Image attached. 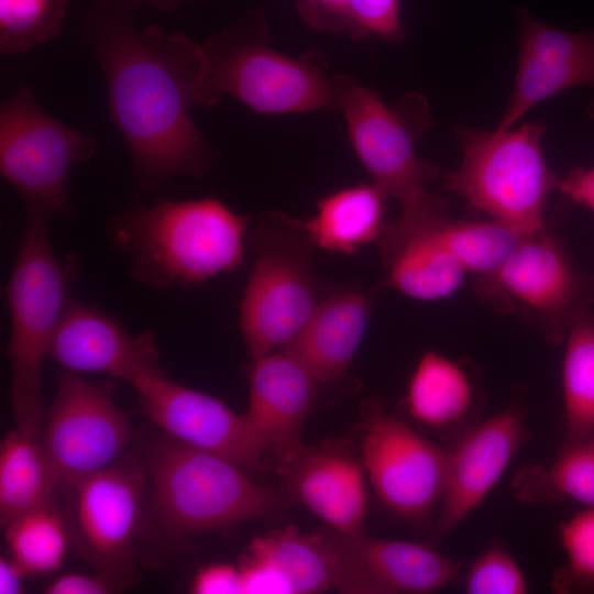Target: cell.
Returning a JSON list of instances; mask_svg holds the SVG:
<instances>
[{
  "mask_svg": "<svg viewBox=\"0 0 594 594\" xmlns=\"http://www.w3.org/2000/svg\"><path fill=\"white\" fill-rule=\"evenodd\" d=\"M383 263L388 271L387 285L419 300L450 296L466 274L459 261L429 233L407 241Z\"/></svg>",
  "mask_w": 594,
  "mask_h": 594,
  "instance_id": "cell-28",
  "label": "cell"
},
{
  "mask_svg": "<svg viewBox=\"0 0 594 594\" xmlns=\"http://www.w3.org/2000/svg\"><path fill=\"white\" fill-rule=\"evenodd\" d=\"M146 480L145 462L124 452L110 466L68 487L77 550L113 590L135 581V538Z\"/></svg>",
  "mask_w": 594,
  "mask_h": 594,
  "instance_id": "cell-11",
  "label": "cell"
},
{
  "mask_svg": "<svg viewBox=\"0 0 594 594\" xmlns=\"http://www.w3.org/2000/svg\"><path fill=\"white\" fill-rule=\"evenodd\" d=\"M304 19L319 30L351 33L345 0H298Z\"/></svg>",
  "mask_w": 594,
  "mask_h": 594,
  "instance_id": "cell-36",
  "label": "cell"
},
{
  "mask_svg": "<svg viewBox=\"0 0 594 594\" xmlns=\"http://www.w3.org/2000/svg\"><path fill=\"white\" fill-rule=\"evenodd\" d=\"M524 409L507 406L475 422L448 448V469L433 539L454 530L485 499L528 441Z\"/></svg>",
  "mask_w": 594,
  "mask_h": 594,
  "instance_id": "cell-16",
  "label": "cell"
},
{
  "mask_svg": "<svg viewBox=\"0 0 594 594\" xmlns=\"http://www.w3.org/2000/svg\"><path fill=\"white\" fill-rule=\"evenodd\" d=\"M424 233H429L449 251L466 273L482 276L496 272L526 238L491 219L455 222L447 220Z\"/></svg>",
  "mask_w": 594,
  "mask_h": 594,
  "instance_id": "cell-29",
  "label": "cell"
},
{
  "mask_svg": "<svg viewBox=\"0 0 594 594\" xmlns=\"http://www.w3.org/2000/svg\"><path fill=\"white\" fill-rule=\"evenodd\" d=\"M48 356L66 371L101 373L130 385L162 370L153 332L132 336L111 315L73 300L59 320Z\"/></svg>",
  "mask_w": 594,
  "mask_h": 594,
  "instance_id": "cell-18",
  "label": "cell"
},
{
  "mask_svg": "<svg viewBox=\"0 0 594 594\" xmlns=\"http://www.w3.org/2000/svg\"><path fill=\"white\" fill-rule=\"evenodd\" d=\"M363 464L348 451L302 447L279 462L289 494L342 534L363 532L367 495Z\"/></svg>",
  "mask_w": 594,
  "mask_h": 594,
  "instance_id": "cell-20",
  "label": "cell"
},
{
  "mask_svg": "<svg viewBox=\"0 0 594 594\" xmlns=\"http://www.w3.org/2000/svg\"><path fill=\"white\" fill-rule=\"evenodd\" d=\"M253 244L256 256L240 307L252 359L287 345L322 299L312 271L315 245L304 222L268 213L256 226Z\"/></svg>",
  "mask_w": 594,
  "mask_h": 594,
  "instance_id": "cell-8",
  "label": "cell"
},
{
  "mask_svg": "<svg viewBox=\"0 0 594 594\" xmlns=\"http://www.w3.org/2000/svg\"><path fill=\"white\" fill-rule=\"evenodd\" d=\"M50 219L26 213V226L6 286L10 312V399L18 430L42 439L45 409L42 367L59 320L72 301L74 261L59 258L48 234Z\"/></svg>",
  "mask_w": 594,
  "mask_h": 594,
  "instance_id": "cell-4",
  "label": "cell"
},
{
  "mask_svg": "<svg viewBox=\"0 0 594 594\" xmlns=\"http://www.w3.org/2000/svg\"><path fill=\"white\" fill-rule=\"evenodd\" d=\"M562 362L565 436L563 447L594 435V315L581 309L572 319Z\"/></svg>",
  "mask_w": 594,
  "mask_h": 594,
  "instance_id": "cell-27",
  "label": "cell"
},
{
  "mask_svg": "<svg viewBox=\"0 0 594 594\" xmlns=\"http://www.w3.org/2000/svg\"><path fill=\"white\" fill-rule=\"evenodd\" d=\"M361 454L376 495L392 512L406 518H420L440 503L448 448L375 408L364 427Z\"/></svg>",
  "mask_w": 594,
  "mask_h": 594,
  "instance_id": "cell-14",
  "label": "cell"
},
{
  "mask_svg": "<svg viewBox=\"0 0 594 594\" xmlns=\"http://www.w3.org/2000/svg\"><path fill=\"white\" fill-rule=\"evenodd\" d=\"M26 575L12 558L0 560V593L16 594L22 590V579Z\"/></svg>",
  "mask_w": 594,
  "mask_h": 594,
  "instance_id": "cell-39",
  "label": "cell"
},
{
  "mask_svg": "<svg viewBox=\"0 0 594 594\" xmlns=\"http://www.w3.org/2000/svg\"><path fill=\"white\" fill-rule=\"evenodd\" d=\"M249 217L216 198L158 200L110 221L113 242L135 277L156 288L199 285L238 268Z\"/></svg>",
  "mask_w": 594,
  "mask_h": 594,
  "instance_id": "cell-3",
  "label": "cell"
},
{
  "mask_svg": "<svg viewBox=\"0 0 594 594\" xmlns=\"http://www.w3.org/2000/svg\"><path fill=\"white\" fill-rule=\"evenodd\" d=\"M68 0H0V51L18 54L56 37Z\"/></svg>",
  "mask_w": 594,
  "mask_h": 594,
  "instance_id": "cell-31",
  "label": "cell"
},
{
  "mask_svg": "<svg viewBox=\"0 0 594 594\" xmlns=\"http://www.w3.org/2000/svg\"><path fill=\"white\" fill-rule=\"evenodd\" d=\"M113 587L98 574L65 573L45 587L48 594H105Z\"/></svg>",
  "mask_w": 594,
  "mask_h": 594,
  "instance_id": "cell-38",
  "label": "cell"
},
{
  "mask_svg": "<svg viewBox=\"0 0 594 594\" xmlns=\"http://www.w3.org/2000/svg\"><path fill=\"white\" fill-rule=\"evenodd\" d=\"M517 69L498 129L513 127L537 103L579 86L594 87V31L570 32L518 13Z\"/></svg>",
  "mask_w": 594,
  "mask_h": 594,
  "instance_id": "cell-17",
  "label": "cell"
},
{
  "mask_svg": "<svg viewBox=\"0 0 594 594\" xmlns=\"http://www.w3.org/2000/svg\"><path fill=\"white\" fill-rule=\"evenodd\" d=\"M131 386L142 413L163 433L221 455L248 472L262 465L265 451L244 413L170 381L162 370L141 375Z\"/></svg>",
  "mask_w": 594,
  "mask_h": 594,
  "instance_id": "cell-15",
  "label": "cell"
},
{
  "mask_svg": "<svg viewBox=\"0 0 594 594\" xmlns=\"http://www.w3.org/2000/svg\"><path fill=\"white\" fill-rule=\"evenodd\" d=\"M337 110L373 184L400 207V216L384 224L378 238L384 261L410 239L449 220L444 200L428 189L437 170L416 152L417 140L431 122L428 105L418 94L387 105L373 90L340 76Z\"/></svg>",
  "mask_w": 594,
  "mask_h": 594,
  "instance_id": "cell-2",
  "label": "cell"
},
{
  "mask_svg": "<svg viewBox=\"0 0 594 594\" xmlns=\"http://www.w3.org/2000/svg\"><path fill=\"white\" fill-rule=\"evenodd\" d=\"M557 189L573 202L594 211V166L570 170L558 180Z\"/></svg>",
  "mask_w": 594,
  "mask_h": 594,
  "instance_id": "cell-37",
  "label": "cell"
},
{
  "mask_svg": "<svg viewBox=\"0 0 594 594\" xmlns=\"http://www.w3.org/2000/svg\"><path fill=\"white\" fill-rule=\"evenodd\" d=\"M327 553L332 587L349 594H425L460 581L463 565L431 544L317 531Z\"/></svg>",
  "mask_w": 594,
  "mask_h": 594,
  "instance_id": "cell-13",
  "label": "cell"
},
{
  "mask_svg": "<svg viewBox=\"0 0 594 594\" xmlns=\"http://www.w3.org/2000/svg\"><path fill=\"white\" fill-rule=\"evenodd\" d=\"M97 151L94 136L46 113L28 85L0 107V173L25 212L74 218L68 185L74 165Z\"/></svg>",
  "mask_w": 594,
  "mask_h": 594,
  "instance_id": "cell-9",
  "label": "cell"
},
{
  "mask_svg": "<svg viewBox=\"0 0 594 594\" xmlns=\"http://www.w3.org/2000/svg\"><path fill=\"white\" fill-rule=\"evenodd\" d=\"M594 439V435L591 436Z\"/></svg>",
  "mask_w": 594,
  "mask_h": 594,
  "instance_id": "cell-41",
  "label": "cell"
},
{
  "mask_svg": "<svg viewBox=\"0 0 594 594\" xmlns=\"http://www.w3.org/2000/svg\"><path fill=\"white\" fill-rule=\"evenodd\" d=\"M480 397L473 372L464 361L428 351L409 378L405 406L415 421L446 432L464 427Z\"/></svg>",
  "mask_w": 594,
  "mask_h": 594,
  "instance_id": "cell-23",
  "label": "cell"
},
{
  "mask_svg": "<svg viewBox=\"0 0 594 594\" xmlns=\"http://www.w3.org/2000/svg\"><path fill=\"white\" fill-rule=\"evenodd\" d=\"M57 487L42 441L20 430L7 435L0 447L1 525L52 505Z\"/></svg>",
  "mask_w": 594,
  "mask_h": 594,
  "instance_id": "cell-25",
  "label": "cell"
},
{
  "mask_svg": "<svg viewBox=\"0 0 594 594\" xmlns=\"http://www.w3.org/2000/svg\"><path fill=\"white\" fill-rule=\"evenodd\" d=\"M514 497L527 504L572 501L594 507V439L563 447L549 465L521 468L512 482Z\"/></svg>",
  "mask_w": 594,
  "mask_h": 594,
  "instance_id": "cell-26",
  "label": "cell"
},
{
  "mask_svg": "<svg viewBox=\"0 0 594 594\" xmlns=\"http://www.w3.org/2000/svg\"><path fill=\"white\" fill-rule=\"evenodd\" d=\"M132 436L129 419L114 402L112 383L59 373L41 439L58 487L68 488L110 466L127 452Z\"/></svg>",
  "mask_w": 594,
  "mask_h": 594,
  "instance_id": "cell-12",
  "label": "cell"
},
{
  "mask_svg": "<svg viewBox=\"0 0 594 594\" xmlns=\"http://www.w3.org/2000/svg\"><path fill=\"white\" fill-rule=\"evenodd\" d=\"M351 34L396 41L403 35L399 0H345Z\"/></svg>",
  "mask_w": 594,
  "mask_h": 594,
  "instance_id": "cell-34",
  "label": "cell"
},
{
  "mask_svg": "<svg viewBox=\"0 0 594 594\" xmlns=\"http://www.w3.org/2000/svg\"><path fill=\"white\" fill-rule=\"evenodd\" d=\"M559 538L566 560L553 573L552 591L594 592V507L562 521Z\"/></svg>",
  "mask_w": 594,
  "mask_h": 594,
  "instance_id": "cell-32",
  "label": "cell"
},
{
  "mask_svg": "<svg viewBox=\"0 0 594 594\" xmlns=\"http://www.w3.org/2000/svg\"><path fill=\"white\" fill-rule=\"evenodd\" d=\"M372 302L356 288L322 298L298 334L282 350L295 356L319 383L342 378L364 338Z\"/></svg>",
  "mask_w": 594,
  "mask_h": 594,
  "instance_id": "cell-22",
  "label": "cell"
},
{
  "mask_svg": "<svg viewBox=\"0 0 594 594\" xmlns=\"http://www.w3.org/2000/svg\"><path fill=\"white\" fill-rule=\"evenodd\" d=\"M476 296L502 315H515L551 344L565 340L573 317L594 305V274L544 230L522 239L507 261L475 285Z\"/></svg>",
  "mask_w": 594,
  "mask_h": 594,
  "instance_id": "cell-10",
  "label": "cell"
},
{
  "mask_svg": "<svg viewBox=\"0 0 594 594\" xmlns=\"http://www.w3.org/2000/svg\"><path fill=\"white\" fill-rule=\"evenodd\" d=\"M4 527L11 558L25 574H46L62 566L69 537L53 505L26 513Z\"/></svg>",
  "mask_w": 594,
  "mask_h": 594,
  "instance_id": "cell-30",
  "label": "cell"
},
{
  "mask_svg": "<svg viewBox=\"0 0 594 594\" xmlns=\"http://www.w3.org/2000/svg\"><path fill=\"white\" fill-rule=\"evenodd\" d=\"M543 131L539 122L494 131L458 128L463 154L444 174L446 189L524 237L544 230L547 197L559 179L544 158Z\"/></svg>",
  "mask_w": 594,
  "mask_h": 594,
  "instance_id": "cell-7",
  "label": "cell"
},
{
  "mask_svg": "<svg viewBox=\"0 0 594 594\" xmlns=\"http://www.w3.org/2000/svg\"><path fill=\"white\" fill-rule=\"evenodd\" d=\"M267 38L254 15L212 33L201 44L198 105L211 107L230 96L262 114L338 109L340 76L328 74L323 58L284 55Z\"/></svg>",
  "mask_w": 594,
  "mask_h": 594,
  "instance_id": "cell-5",
  "label": "cell"
},
{
  "mask_svg": "<svg viewBox=\"0 0 594 594\" xmlns=\"http://www.w3.org/2000/svg\"><path fill=\"white\" fill-rule=\"evenodd\" d=\"M320 383L292 354L276 350L253 359L244 413L265 453L278 463L304 446L301 430Z\"/></svg>",
  "mask_w": 594,
  "mask_h": 594,
  "instance_id": "cell-19",
  "label": "cell"
},
{
  "mask_svg": "<svg viewBox=\"0 0 594 594\" xmlns=\"http://www.w3.org/2000/svg\"><path fill=\"white\" fill-rule=\"evenodd\" d=\"M79 35L103 73L111 120L129 150L138 185L202 177L218 157L194 123L204 73L201 44L156 25L138 31L131 0L101 1Z\"/></svg>",
  "mask_w": 594,
  "mask_h": 594,
  "instance_id": "cell-1",
  "label": "cell"
},
{
  "mask_svg": "<svg viewBox=\"0 0 594 594\" xmlns=\"http://www.w3.org/2000/svg\"><path fill=\"white\" fill-rule=\"evenodd\" d=\"M191 591L197 594H241L240 569L231 563L209 564L197 572Z\"/></svg>",
  "mask_w": 594,
  "mask_h": 594,
  "instance_id": "cell-35",
  "label": "cell"
},
{
  "mask_svg": "<svg viewBox=\"0 0 594 594\" xmlns=\"http://www.w3.org/2000/svg\"><path fill=\"white\" fill-rule=\"evenodd\" d=\"M144 462L155 516L177 536L268 518L286 506L283 492L254 482L240 465L165 433Z\"/></svg>",
  "mask_w": 594,
  "mask_h": 594,
  "instance_id": "cell-6",
  "label": "cell"
},
{
  "mask_svg": "<svg viewBox=\"0 0 594 594\" xmlns=\"http://www.w3.org/2000/svg\"><path fill=\"white\" fill-rule=\"evenodd\" d=\"M387 195L375 184H361L334 191L317 204L305 228L315 246L352 254L378 240Z\"/></svg>",
  "mask_w": 594,
  "mask_h": 594,
  "instance_id": "cell-24",
  "label": "cell"
},
{
  "mask_svg": "<svg viewBox=\"0 0 594 594\" xmlns=\"http://www.w3.org/2000/svg\"><path fill=\"white\" fill-rule=\"evenodd\" d=\"M469 594H525L527 580L513 556L499 544L485 548L464 574Z\"/></svg>",
  "mask_w": 594,
  "mask_h": 594,
  "instance_id": "cell-33",
  "label": "cell"
},
{
  "mask_svg": "<svg viewBox=\"0 0 594 594\" xmlns=\"http://www.w3.org/2000/svg\"><path fill=\"white\" fill-rule=\"evenodd\" d=\"M101 1H108V0H101ZM147 1L152 3V6L155 7L156 9L168 12L188 0H147Z\"/></svg>",
  "mask_w": 594,
  "mask_h": 594,
  "instance_id": "cell-40",
  "label": "cell"
},
{
  "mask_svg": "<svg viewBox=\"0 0 594 594\" xmlns=\"http://www.w3.org/2000/svg\"><path fill=\"white\" fill-rule=\"evenodd\" d=\"M243 594H314L332 587L318 536L286 526L252 539L239 563Z\"/></svg>",
  "mask_w": 594,
  "mask_h": 594,
  "instance_id": "cell-21",
  "label": "cell"
}]
</instances>
